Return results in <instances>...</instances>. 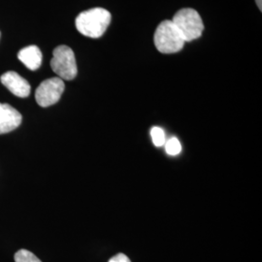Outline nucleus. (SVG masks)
Returning a JSON list of instances; mask_svg holds the SVG:
<instances>
[{
  "label": "nucleus",
  "mask_w": 262,
  "mask_h": 262,
  "mask_svg": "<svg viewBox=\"0 0 262 262\" xmlns=\"http://www.w3.org/2000/svg\"><path fill=\"white\" fill-rule=\"evenodd\" d=\"M172 23L178 28L185 42H190L200 37L204 30L201 17L197 11L191 8L178 11L173 17Z\"/></svg>",
  "instance_id": "3"
},
{
  "label": "nucleus",
  "mask_w": 262,
  "mask_h": 262,
  "mask_svg": "<svg viewBox=\"0 0 262 262\" xmlns=\"http://www.w3.org/2000/svg\"><path fill=\"white\" fill-rule=\"evenodd\" d=\"M20 113L9 104L0 103V134H5L19 127Z\"/></svg>",
  "instance_id": "7"
},
{
  "label": "nucleus",
  "mask_w": 262,
  "mask_h": 262,
  "mask_svg": "<svg viewBox=\"0 0 262 262\" xmlns=\"http://www.w3.org/2000/svg\"><path fill=\"white\" fill-rule=\"evenodd\" d=\"M0 35H1V33H0Z\"/></svg>",
  "instance_id": "14"
},
{
  "label": "nucleus",
  "mask_w": 262,
  "mask_h": 262,
  "mask_svg": "<svg viewBox=\"0 0 262 262\" xmlns=\"http://www.w3.org/2000/svg\"><path fill=\"white\" fill-rule=\"evenodd\" d=\"M15 262H42L34 253L28 250H19L15 253Z\"/></svg>",
  "instance_id": "11"
},
{
  "label": "nucleus",
  "mask_w": 262,
  "mask_h": 262,
  "mask_svg": "<svg viewBox=\"0 0 262 262\" xmlns=\"http://www.w3.org/2000/svg\"><path fill=\"white\" fill-rule=\"evenodd\" d=\"M51 67L58 78L70 81L75 79L78 69L76 63L75 55L71 48L60 45L54 50Z\"/></svg>",
  "instance_id": "4"
},
{
  "label": "nucleus",
  "mask_w": 262,
  "mask_h": 262,
  "mask_svg": "<svg viewBox=\"0 0 262 262\" xmlns=\"http://www.w3.org/2000/svg\"><path fill=\"white\" fill-rule=\"evenodd\" d=\"M111 14L103 8L82 12L76 18V28L80 33L91 38L101 37L111 23Z\"/></svg>",
  "instance_id": "1"
},
{
  "label": "nucleus",
  "mask_w": 262,
  "mask_h": 262,
  "mask_svg": "<svg viewBox=\"0 0 262 262\" xmlns=\"http://www.w3.org/2000/svg\"><path fill=\"white\" fill-rule=\"evenodd\" d=\"M164 147H165L166 154L172 157L178 156L179 154L182 151V145L176 137H172L168 140H166Z\"/></svg>",
  "instance_id": "10"
},
{
  "label": "nucleus",
  "mask_w": 262,
  "mask_h": 262,
  "mask_svg": "<svg viewBox=\"0 0 262 262\" xmlns=\"http://www.w3.org/2000/svg\"><path fill=\"white\" fill-rule=\"evenodd\" d=\"M154 40L156 48L162 54L180 52L186 43L172 20H163L160 23L156 30Z\"/></svg>",
  "instance_id": "2"
},
{
  "label": "nucleus",
  "mask_w": 262,
  "mask_h": 262,
  "mask_svg": "<svg viewBox=\"0 0 262 262\" xmlns=\"http://www.w3.org/2000/svg\"><path fill=\"white\" fill-rule=\"evenodd\" d=\"M255 1H256V5L258 6V8H259V10H260V11H261V0H255Z\"/></svg>",
  "instance_id": "13"
},
{
  "label": "nucleus",
  "mask_w": 262,
  "mask_h": 262,
  "mask_svg": "<svg viewBox=\"0 0 262 262\" xmlns=\"http://www.w3.org/2000/svg\"><path fill=\"white\" fill-rule=\"evenodd\" d=\"M0 81L12 94L18 97H28L30 94V84L17 72L8 71L0 77Z\"/></svg>",
  "instance_id": "6"
},
{
  "label": "nucleus",
  "mask_w": 262,
  "mask_h": 262,
  "mask_svg": "<svg viewBox=\"0 0 262 262\" xmlns=\"http://www.w3.org/2000/svg\"><path fill=\"white\" fill-rule=\"evenodd\" d=\"M18 58L29 70L32 71L37 70L42 64V53L35 45L21 49L18 54Z\"/></svg>",
  "instance_id": "8"
},
{
  "label": "nucleus",
  "mask_w": 262,
  "mask_h": 262,
  "mask_svg": "<svg viewBox=\"0 0 262 262\" xmlns=\"http://www.w3.org/2000/svg\"><path fill=\"white\" fill-rule=\"evenodd\" d=\"M108 262H131L130 259L124 253H118L109 259Z\"/></svg>",
  "instance_id": "12"
},
{
  "label": "nucleus",
  "mask_w": 262,
  "mask_h": 262,
  "mask_svg": "<svg viewBox=\"0 0 262 262\" xmlns=\"http://www.w3.org/2000/svg\"><path fill=\"white\" fill-rule=\"evenodd\" d=\"M150 136L152 139V143L156 147H162L166 142V135L165 132L159 126H155L150 129Z\"/></svg>",
  "instance_id": "9"
},
{
  "label": "nucleus",
  "mask_w": 262,
  "mask_h": 262,
  "mask_svg": "<svg viewBox=\"0 0 262 262\" xmlns=\"http://www.w3.org/2000/svg\"><path fill=\"white\" fill-rule=\"evenodd\" d=\"M66 84L63 80L58 77L50 78L43 81L35 92V99L39 106L49 107L52 106L60 99L64 92Z\"/></svg>",
  "instance_id": "5"
}]
</instances>
